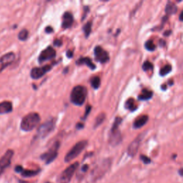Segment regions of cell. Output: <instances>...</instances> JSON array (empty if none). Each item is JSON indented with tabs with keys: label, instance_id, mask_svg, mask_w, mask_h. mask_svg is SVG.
I'll use <instances>...</instances> for the list:
<instances>
[{
	"label": "cell",
	"instance_id": "obj_1",
	"mask_svg": "<svg viewBox=\"0 0 183 183\" xmlns=\"http://www.w3.org/2000/svg\"><path fill=\"white\" fill-rule=\"evenodd\" d=\"M41 120L39 114L36 112H31L26 114L21 119L20 127L24 132H29L33 130L38 126Z\"/></svg>",
	"mask_w": 183,
	"mask_h": 183
},
{
	"label": "cell",
	"instance_id": "obj_2",
	"mask_svg": "<svg viewBox=\"0 0 183 183\" xmlns=\"http://www.w3.org/2000/svg\"><path fill=\"white\" fill-rule=\"evenodd\" d=\"M86 89L81 85L74 86L71 92L70 100L74 105L81 106L85 102L86 97Z\"/></svg>",
	"mask_w": 183,
	"mask_h": 183
},
{
	"label": "cell",
	"instance_id": "obj_3",
	"mask_svg": "<svg viewBox=\"0 0 183 183\" xmlns=\"http://www.w3.org/2000/svg\"><path fill=\"white\" fill-rule=\"evenodd\" d=\"M56 124V119L54 117H51L45 122L41 124L36 131L35 135L36 139H42L49 135L50 133L54 130Z\"/></svg>",
	"mask_w": 183,
	"mask_h": 183
},
{
	"label": "cell",
	"instance_id": "obj_4",
	"mask_svg": "<svg viewBox=\"0 0 183 183\" xmlns=\"http://www.w3.org/2000/svg\"><path fill=\"white\" fill-rule=\"evenodd\" d=\"M111 166V160L109 159H104L100 164L96 166L91 172V176L93 180H97V179L102 178L105 174V173L109 169Z\"/></svg>",
	"mask_w": 183,
	"mask_h": 183
},
{
	"label": "cell",
	"instance_id": "obj_5",
	"mask_svg": "<svg viewBox=\"0 0 183 183\" xmlns=\"http://www.w3.org/2000/svg\"><path fill=\"white\" fill-rule=\"evenodd\" d=\"M86 145H87V141L86 140H81L80 142H78L69 152L66 153L65 157H64V161L66 162H69L75 159L84 150Z\"/></svg>",
	"mask_w": 183,
	"mask_h": 183
},
{
	"label": "cell",
	"instance_id": "obj_6",
	"mask_svg": "<svg viewBox=\"0 0 183 183\" xmlns=\"http://www.w3.org/2000/svg\"><path fill=\"white\" fill-rule=\"evenodd\" d=\"M78 167H79V162H76L69 167H66L58 178V182L59 183H69L71 179L74 175V172L76 170Z\"/></svg>",
	"mask_w": 183,
	"mask_h": 183
},
{
	"label": "cell",
	"instance_id": "obj_7",
	"mask_svg": "<svg viewBox=\"0 0 183 183\" xmlns=\"http://www.w3.org/2000/svg\"><path fill=\"white\" fill-rule=\"evenodd\" d=\"M59 146H60V143L59 142H54L47 152L41 154L40 157L41 159L44 160L46 164H49V163L53 162L57 157Z\"/></svg>",
	"mask_w": 183,
	"mask_h": 183
},
{
	"label": "cell",
	"instance_id": "obj_8",
	"mask_svg": "<svg viewBox=\"0 0 183 183\" xmlns=\"http://www.w3.org/2000/svg\"><path fill=\"white\" fill-rule=\"evenodd\" d=\"M13 155H14V151L12 149H8L4 153V155L0 158V175L6 168L10 165Z\"/></svg>",
	"mask_w": 183,
	"mask_h": 183
},
{
	"label": "cell",
	"instance_id": "obj_9",
	"mask_svg": "<svg viewBox=\"0 0 183 183\" xmlns=\"http://www.w3.org/2000/svg\"><path fill=\"white\" fill-rule=\"evenodd\" d=\"M14 59H15V54L12 51L6 53L5 54L1 56L0 57V73L8 66L12 64Z\"/></svg>",
	"mask_w": 183,
	"mask_h": 183
},
{
	"label": "cell",
	"instance_id": "obj_10",
	"mask_svg": "<svg viewBox=\"0 0 183 183\" xmlns=\"http://www.w3.org/2000/svg\"><path fill=\"white\" fill-rule=\"evenodd\" d=\"M144 137V134H141L139 136H137L132 142L129 144V147L127 148V154L129 157H134L137 154L138 149H139L140 142L142 141V138Z\"/></svg>",
	"mask_w": 183,
	"mask_h": 183
},
{
	"label": "cell",
	"instance_id": "obj_11",
	"mask_svg": "<svg viewBox=\"0 0 183 183\" xmlns=\"http://www.w3.org/2000/svg\"><path fill=\"white\" fill-rule=\"evenodd\" d=\"M94 53L96 61H99L102 64L107 62L109 60V54L100 46H97L94 48Z\"/></svg>",
	"mask_w": 183,
	"mask_h": 183
},
{
	"label": "cell",
	"instance_id": "obj_12",
	"mask_svg": "<svg viewBox=\"0 0 183 183\" xmlns=\"http://www.w3.org/2000/svg\"><path fill=\"white\" fill-rule=\"evenodd\" d=\"M55 56L56 51L54 50V48L49 46L40 53L39 58H38V61L39 63H43L44 61L53 59L54 57H55Z\"/></svg>",
	"mask_w": 183,
	"mask_h": 183
},
{
	"label": "cell",
	"instance_id": "obj_13",
	"mask_svg": "<svg viewBox=\"0 0 183 183\" xmlns=\"http://www.w3.org/2000/svg\"><path fill=\"white\" fill-rule=\"evenodd\" d=\"M51 69V65H45L41 67H35L33 68L31 70L30 76L32 79H38L42 77L46 72L50 71Z\"/></svg>",
	"mask_w": 183,
	"mask_h": 183
},
{
	"label": "cell",
	"instance_id": "obj_14",
	"mask_svg": "<svg viewBox=\"0 0 183 183\" xmlns=\"http://www.w3.org/2000/svg\"><path fill=\"white\" fill-rule=\"evenodd\" d=\"M122 142V135L119 128H112L109 137V143L112 147H115Z\"/></svg>",
	"mask_w": 183,
	"mask_h": 183
},
{
	"label": "cell",
	"instance_id": "obj_15",
	"mask_svg": "<svg viewBox=\"0 0 183 183\" xmlns=\"http://www.w3.org/2000/svg\"><path fill=\"white\" fill-rule=\"evenodd\" d=\"M74 21V18H73L72 14L69 11H66L62 16V26L63 29H68V28L71 27Z\"/></svg>",
	"mask_w": 183,
	"mask_h": 183
},
{
	"label": "cell",
	"instance_id": "obj_16",
	"mask_svg": "<svg viewBox=\"0 0 183 183\" xmlns=\"http://www.w3.org/2000/svg\"><path fill=\"white\" fill-rule=\"evenodd\" d=\"M13 110L12 103L10 101H4L0 102V114H5L10 113Z\"/></svg>",
	"mask_w": 183,
	"mask_h": 183
},
{
	"label": "cell",
	"instance_id": "obj_17",
	"mask_svg": "<svg viewBox=\"0 0 183 183\" xmlns=\"http://www.w3.org/2000/svg\"><path fill=\"white\" fill-rule=\"evenodd\" d=\"M148 119H149V117L145 114L139 116L134 120V123H133V127L135 129H139V128L142 127L147 122Z\"/></svg>",
	"mask_w": 183,
	"mask_h": 183
},
{
	"label": "cell",
	"instance_id": "obj_18",
	"mask_svg": "<svg viewBox=\"0 0 183 183\" xmlns=\"http://www.w3.org/2000/svg\"><path fill=\"white\" fill-rule=\"evenodd\" d=\"M76 64L77 65H82V64H84V65H86L89 68H90L91 69L94 70V69L96 68L95 64L94 63H92V61L89 57H81L79 58V59L76 61Z\"/></svg>",
	"mask_w": 183,
	"mask_h": 183
},
{
	"label": "cell",
	"instance_id": "obj_19",
	"mask_svg": "<svg viewBox=\"0 0 183 183\" xmlns=\"http://www.w3.org/2000/svg\"><path fill=\"white\" fill-rule=\"evenodd\" d=\"M177 11V7L172 1H167L165 6V12L167 15H172L176 14Z\"/></svg>",
	"mask_w": 183,
	"mask_h": 183
},
{
	"label": "cell",
	"instance_id": "obj_20",
	"mask_svg": "<svg viewBox=\"0 0 183 183\" xmlns=\"http://www.w3.org/2000/svg\"><path fill=\"white\" fill-rule=\"evenodd\" d=\"M153 95V92L152 91L148 90L147 89H144L142 91V92L139 94L138 96V98L140 100H148V99H151Z\"/></svg>",
	"mask_w": 183,
	"mask_h": 183
},
{
	"label": "cell",
	"instance_id": "obj_21",
	"mask_svg": "<svg viewBox=\"0 0 183 183\" xmlns=\"http://www.w3.org/2000/svg\"><path fill=\"white\" fill-rule=\"evenodd\" d=\"M39 169H37V170H32V169H22V171L20 172L21 174V175L23 177H34V176L38 174V173L39 172Z\"/></svg>",
	"mask_w": 183,
	"mask_h": 183
},
{
	"label": "cell",
	"instance_id": "obj_22",
	"mask_svg": "<svg viewBox=\"0 0 183 183\" xmlns=\"http://www.w3.org/2000/svg\"><path fill=\"white\" fill-rule=\"evenodd\" d=\"M125 108L130 111H134L137 109V105L135 104V101L133 98H129L125 102Z\"/></svg>",
	"mask_w": 183,
	"mask_h": 183
},
{
	"label": "cell",
	"instance_id": "obj_23",
	"mask_svg": "<svg viewBox=\"0 0 183 183\" xmlns=\"http://www.w3.org/2000/svg\"><path fill=\"white\" fill-rule=\"evenodd\" d=\"M105 114L104 113H101L99 115L97 116V117L95 119V121H94V127L97 128V127H99L100 124H102L103 122L105 119Z\"/></svg>",
	"mask_w": 183,
	"mask_h": 183
},
{
	"label": "cell",
	"instance_id": "obj_24",
	"mask_svg": "<svg viewBox=\"0 0 183 183\" xmlns=\"http://www.w3.org/2000/svg\"><path fill=\"white\" fill-rule=\"evenodd\" d=\"M90 83H91L92 86L94 89H97L99 87V86H100V84H101L100 78L97 76H94V77H92L91 79Z\"/></svg>",
	"mask_w": 183,
	"mask_h": 183
},
{
	"label": "cell",
	"instance_id": "obj_25",
	"mask_svg": "<svg viewBox=\"0 0 183 183\" xmlns=\"http://www.w3.org/2000/svg\"><path fill=\"white\" fill-rule=\"evenodd\" d=\"M171 71H172V66H171L170 64H166L159 71V74L162 76H164L167 75V74H169Z\"/></svg>",
	"mask_w": 183,
	"mask_h": 183
},
{
	"label": "cell",
	"instance_id": "obj_26",
	"mask_svg": "<svg viewBox=\"0 0 183 183\" xmlns=\"http://www.w3.org/2000/svg\"><path fill=\"white\" fill-rule=\"evenodd\" d=\"M92 23L91 21H88L83 26V31H84L86 37H88L89 34H90L92 31Z\"/></svg>",
	"mask_w": 183,
	"mask_h": 183
},
{
	"label": "cell",
	"instance_id": "obj_27",
	"mask_svg": "<svg viewBox=\"0 0 183 183\" xmlns=\"http://www.w3.org/2000/svg\"><path fill=\"white\" fill-rule=\"evenodd\" d=\"M28 36H29V31L27 29H24L19 31V34H18V39L21 41H25L28 38Z\"/></svg>",
	"mask_w": 183,
	"mask_h": 183
},
{
	"label": "cell",
	"instance_id": "obj_28",
	"mask_svg": "<svg viewBox=\"0 0 183 183\" xmlns=\"http://www.w3.org/2000/svg\"><path fill=\"white\" fill-rule=\"evenodd\" d=\"M144 46H145L146 49L149 51H154V49H156V46L155 44H154L152 40H147L145 42V44H144Z\"/></svg>",
	"mask_w": 183,
	"mask_h": 183
},
{
	"label": "cell",
	"instance_id": "obj_29",
	"mask_svg": "<svg viewBox=\"0 0 183 183\" xmlns=\"http://www.w3.org/2000/svg\"><path fill=\"white\" fill-rule=\"evenodd\" d=\"M152 69H153V64H152V63L149 62V61H144V63L142 65L143 70H144V71H147L149 70H152Z\"/></svg>",
	"mask_w": 183,
	"mask_h": 183
},
{
	"label": "cell",
	"instance_id": "obj_30",
	"mask_svg": "<svg viewBox=\"0 0 183 183\" xmlns=\"http://www.w3.org/2000/svg\"><path fill=\"white\" fill-rule=\"evenodd\" d=\"M140 159H141V160L144 163V164H149V163H150L151 162L150 159H149V157L145 155H142H142H140Z\"/></svg>",
	"mask_w": 183,
	"mask_h": 183
},
{
	"label": "cell",
	"instance_id": "obj_31",
	"mask_svg": "<svg viewBox=\"0 0 183 183\" xmlns=\"http://www.w3.org/2000/svg\"><path fill=\"white\" fill-rule=\"evenodd\" d=\"M91 109H92L91 106L88 105L87 107H86V111H85V113H84V117L82 118L83 119H86V117H87V116H88V114H89V113L90 112Z\"/></svg>",
	"mask_w": 183,
	"mask_h": 183
},
{
	"label": "cell",
	"instance_id": "obj_32",
	"mask_svg": "<svg viewBox=\"0 0 183 183\" xmlns=\"http://www.w3.org/2000/svg\"><path fill=\"white\" fill-rule=\"evenodd\" d=\"M61 44H62V42H61V41L59 40V39H55V41H54V44L56 46H60L61 45Z\"/></svg>",
	"mask_w": 183,
	"mask_h": 183
},
{
	"label": "cell",
	"instance_id": "obj_33",
	"mask_svg": "<svg viewBox=\"0 0 183 183\" xmlns=\"http://www.w3.org/2000/svg\"><path fill=\"white\" fill-rule=\"evenodd\" d=\"M45 31L47 34H50L53 31V28L51 27V26H46L45 28Z\"/></svg>",
	"mask_w": 183,
	"mask_h": 183
},
{
	"label": "cell",
	"instance_id": "obj_34",
	"mask_svg": "<svg viewBox=\"0 0 183 183\" xmlns=\"http://www.w3.org/2000/svg\"><path fill=\"white\" fill-rule=\"evenodd\" d=\"M22 169H23V167H21V166H20V165H17L15 167V171H16V172L20 173L21 171H22Z\"/></svg>",
	"mask_w": 183,
	"mask_h": 183
},
{
	"label": "cell",
	"instance_id": "obj_35",
	"mask_svg": "<svg viewBox=\"0 0 183 183\" xmlns=\"http://www.w3.org/2000/svg\"><path fill=\"white\" fill-rule=\"evenodd\" d=\"M66 56L68 58H71L73 56V52L70 50H68L66 51Z\"/></svg>",
	"mask_w": 183,
	"mask_h": 183
},
{
	"label": "cell",
	"instance_id": "obj_36",
	"mask_svg": "<svg viewBox=\"0 0 183 183\" xmlns=\"http://www.w3.org/2000/svg\"><path fill=\"white\" fill-rule=\"evenodd\" d=\"M88 167H89V166H88L87 164H84V165L82 166V167H81V171H83V172H86V170L88 169Z\"/></svg>",
	"mask_w": 183,
	"mask_h": 183
},
{
	"label": "cell",
	"instance_id": "obj_37",
	"mask_svg": "<svg viewBox=\"0 0 183 183\" xmlns=\"http://www.w3.org/2000/svg\"><path fill=\"white\" fill-rule=\"evenodd\" d=\"M84 127V124H81V123H78L77 124H76V128L77 129H81V128Z\"/></svg>",
	"mask_w": 183,
	"mask_h": 183
},
{
	"label": "cell",
	"instance_id": "obj_38",
	"mask_svg": "<svg viewBox=\"0 0 183 183\" xmlns=\"http://www.w3.org/2000/svg\"><path fill=\"white\" fill-rule=\"evenodd\" d=\"M170 33H171L170 30H169V31H165V32H164V36H169Z\"/></svg>",
	"mask_w": 183,
	"mask_h": 183
},
{
	"label": "cell",
	"instance_id": "obj_39",
	"mask_svg": "<svg viewBox=\"0 0 183 183\" xmlns=\"http://www.w3.org/2000/svg\"><path fill=\"white\" fill-rule=\"evenodd\" d=\"M182 14H183V12L182 11H181L180 14H179V20L180 21H182Z\"/></svg>",
	"mask_w": 183,
	"mask_h": 183
},
{
	"label": "cell",
	"instance_id": "obj_40",
	"mask_svg": "<svg viewBox=\"0 0 183 183\" xmlns=\"http://www.w3.org/2000/svg\"><path fill=\"white\" fill-rule=\"evenodd\" d=\"M46 183H51V182H46Z\"/></svg>",
	"mask_w": 183,
	"mask_h": 183
}]
</instances>
